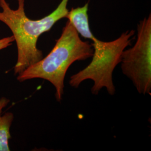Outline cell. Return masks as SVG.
<instances>
[{
  "label": "cell",
  "instance_id": "6",
  "mask_svg": "<svg viewBox=\"0 0 151 151\" xmlns=\"http://www.w3.org/2000/svg\"><path fill=\"white\" fill-rule=\"evenodd\" d=\"M10 100L5 97L0 99V151H10L9 140L11 138L10 128L14 118L11 112L2 115V110L10 103Z\"/></svg>",
  "mask_w": 151,
  "mask_h": 151
},
{
  "label": "cell",
  "instance_id": "5",
  "mask_svg": "<svg viewBox=\"0 0 151 151\" xmlns=\"http://www.w3.org/2000/svg\"><path fill=\"white\" fill-rule=\"evenodd\" d=\"M88 3L83 6L72 8L66 17L78 34L83 38L92 40L95 37L92 32L88 20Z\"/></svg>",
  "mask_w": 151,
  "mask_h": 151
},
{
  "label": "cell",
  "instance_id": "7",
  "mask_svg": "<svg viewBox=\"0 0 151 151\" xmlns=\"http://www.w3.org/2000/svg\"><path fill=\"white\" fill-rule=\"evenodd\" d=\"M14 42L15 39L12 35L0 39V50L10 47Z\"/></svg>",
  "mask_w": 151,
  "mask_h": 151
},
{
  "label": "cell",
  "instance_id": "3",
  "mask_svg": "<svg viewBox=\"0 0 151 151\" xmlns=\"http://www.w3.org/2000/svg\"><path fill=\"white\" fill-rule=\"evenodd\" d=\"M134 34V30H127L110 42L93 38L92 40L93 53L91 62L85 68L70 77V86L77 88L83 81L91 80L93 82L91 89L93 95H96L105 87L110 95H114L115 92L113 80L114 70L120 63L122 54L130 44Z\"/></svg>",
  "mask_w": 151,
  "mask_h": 151
},
{
  "label": "cell",
  "instance_id": "4",
  "mask_svg": "<svg viewBox=\"0 0 151 151\" xmlns=\"http://www.w3.org/2000/svg\"><path fill=\"white\" fill-rule=\"evenodd\" d=\"M120 63L123 73L133 82L138 93L151 95V14L138 24L135 44L124 49Z\"/></svg>",
  "mask_w": 151,
  "mask_h": 151
},
{
  "label": "cell",
  "instance_id": "2",
  "mask_svg": "<svg viewBox=\"0 0 151 151\" xmlns=\"http://www.w3.org/2000/svg\"><path fill=\"white\" fill-rule=\"evenodd\" d=\"M93 53L92 44L82 40L67 21L50 53L18 74L17 80L21 82L34 78L49 81L54 87L55 96L60 102L64 93L65 76L70 67L76 61L91 58Z\"/></svg>",
  "mask_w": 151,
  "mask_h": 151
},
{
  "label": "cell",
  "instance_id": "1",
  "mask_svg": "<svg viewBox=\"0 0 151 151\" xmlns=\"http://www.w3.org/2000/svg\"><path fill=\"white\" fill-rule=\"evenodd\" d=\"M70 0H62L54 11L38 20L28 17L25 11V0H17V7L11 9L6 0H0V22L5 24L12 33L16 42L17 58L14 68L18 75L29 66L43 58L42 50L37 47L38 39L48 32L54 25L66 17Z\"/></svg>",
  "mask_w": 151,
  "mask_h": 151
}]
</instances>
